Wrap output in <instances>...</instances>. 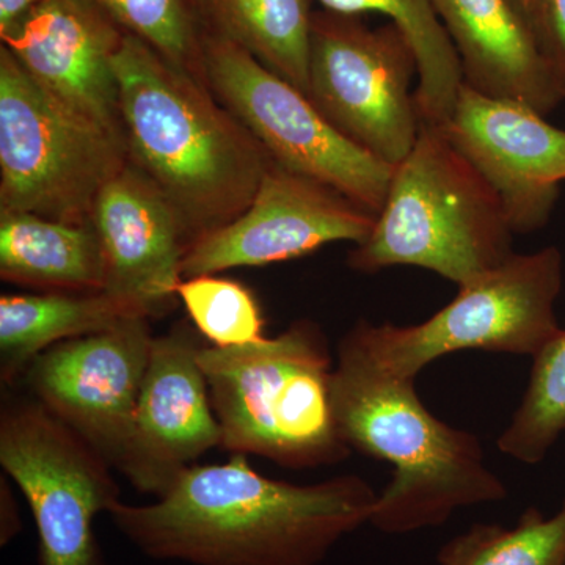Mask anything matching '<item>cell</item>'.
Segmentation results:
<instances>
[{
  "mask_svg": "<svg viewBox=\"0 0 565 565\" xmlns=\"http://www.w3.org/2000/svg\"><path fill=\"white\" fill-rule=\"evenodd\" d=\"M203 52L207 87L275 163L381 212L394 166L349 140L307 95L233 41L204 31Z\"/></svg>",
  "mask_w": 565,
  "mask_h": 565,
  "instance_id": "obj_9",
  "label": "cell"
},
{
  "mask_svg": "<svg viewBox=\"0 0 565 565\" xmlns=\"http://www.w3.org/2000/svg\"><path fill=\"white\" fill-rule=\"evenodd\" d=\"M204 31L250 52L307 95L313 0H195Z\"/></svg>",
  "mask_w": 565,
  "mask_h": 565,
  "instance_id": "obj_20",
  "label": "cell"
},
{
  "mask_svg": "<svg viewBox=\"0 0 565 565\" xmlns=\"http://www.w3.org/2000/svg\"><path fill=\"white\" fill-rule=\"evenodd\" d=\"M441 128L500 193L514 233L546 225L565 181L563 129L523 104L489 98L465 84Z\"/></svg>",
  "mask_w": 565,
  "mask_h": 565,
  "instance_id": "obj_14",
  "label": "cell"
},
{
  "mask_svg": "<svg viewBox=\"0 0 565 565\" xmlns=\"http://www.w3.org/2000/svg\"><path fill=\"white\" fill-rule=\"evenodd\" d=\"M563 253L556 247L519 255L460 286L456 299L416 326L360 321L341 345L379 373L415 381L449 353L487 351L531 355L561 329Z\"/></svg>",
  "mask_w": 565,
  "mask_h": 565,
  "instance_id": "obj_6",
  "label": "cell"
},
{
  "mask_svg": "<svg viewBox=\"0 0 565 565\" xmlns=\"http://www.w3.org/2000/svg\"><path fill=\"white\" fill-rule=\"evenodd\" d=\"M438 565H565V500L555 515L527 508L514 527L473 525L441 546Z\"/></svg>",
  "mask_w": 565,
  "mask_h": 565,
  "instance_id": "obj_22",
  "label": "cell"
},
{
  "mask_svg": "<svg viewBox=\"0 0 565 565\" xmlns=\"http://www.w3.org/2000/svg\"><path fill=\"white\" fill-rule=\"evenodd\" d=\"M565 99V0H509Z\"/></svg>",
  "mask_w": 565,
  "mask_h": 565,
  "instance_id": "obj_26",
  "label": "cell"
},
{
  "mask_svg": "<svg viewBox=\"0 0 565 565\" xmlns=\"http://www.w3.org/2000/svg\"><path fill=\"white\" fill-rule=\"evenodd\" d=\"M222 429L221 448L292 470L348 459L333 405V364L318 323L275 338L196 353Z\"/></svg>",
  "mask_w": 565,
  "mask_h": 565,
  "instance_id": "obj_5",
  "label": "cell"
},
{
  "mask_svg": "<svg viewBox=\"0 0 565 565\" xmlns=\"http://www.w3.org/2000/svg\"><path fill=\"white\" fill-rule=\"evenodd\" d=\"M90 223L103 248L104 291L145 319L173 310L191 244L162 192L128 162L99 193Z\"/></svg>",
  "mask_w": 565,
  "mask_h": 565,
  "instance_id": "obj_16",
  "label": "cell"
},
{
  "mask_svg": "<svg viewBox=\"0 0 565 565\" xmlns=\"http://www.w3.org/2000/svg\"><path fill=\"white\" fill-rule=\"evenodd\" d=\"M0 465L31 508L39 565H107L95 520L121 501V490L95 446L35 397L7 394Z\"/></svg>",
  "mask_w": 565,
  "mask_h": 565,
  "instance_id": "obj_8",
  "label": "cell"
},
{
  "mask_svg": "<svg viewBox=\"0 0 565 565\" xmlns=\"http://www.w3.org/2000/svg\"><path fill=\"white\" fill-rule=\"evenodd\" d=\"M415 52L392 22L315 10L307 96L349 140L390 166L407 158L422 129L412 82Z\"/></svg>",
  "mask_w": 565,
  "mask_h": 565,
  "instance_id": "obj_10",
  "label": "cell"
},
{
  "mask_svg": "<svg viewBox=\"0 0 565 565\" xmlns=\"http://www.w3.org/2000/svg\"><path fill=\"white\" fill-rule=\"evenodd\" d=\"M362 476L289 484L253 470L247 456L191 465L150 504L118 501L109 516L137 550L189 565H321L373 515Z\"/></svg>",
  "mask_w": 565,
  "mask_h": 565,
  "instance_id": "obj_1",
  "label": "cell"
},
{
  "mask_svg": "<svg viewBox=\"0 0 565 565\" xmlns=\"http://www.w3.org/2000/svg\"><path fill=\"white\" fill-rule=\"evenodd\" d=\"M530 384L514 418L498 438L503 455L537 465L565 433V330L533 356Z\"/></svg>",
  "mask_w": 565,
  "mask_h": 565,
  "instance_id": "obj_23",
  "label": "cell"
},
{
  "mask_svg": "<svg viewBox=\"0 0 565 565\" xmlns=\"http://www.w3.org/2000/svg\"><path fill=\"white\" fill-rule=\"evenodd\" d=\"M126 141L44 92L0 46V211L87 225Z\"/></svg>",
  "mask_w": 565,
  "mask_h": 565,
  "instance_id": "obj_7",
  "label": "cell"
},
{
  "mask_svg": "<svg viewBox=\"0 0 565 565\" xmlns=\"http://www.w3.org/2000/svg\"><path fill=\"white\" fill-rule=\"evenodd\" d=\"M148 321L128 318L103 332L52 345L24 374L31 396L121 473L154 341Z\"/></svg>",
  "mask_w": 565,
  "mask_h": 565,
  "instance_id": "obj_11",
  "label": "cell"
},
{
  "mask_svg": "<svg viewBox=\"0 0 565 565\" xmlns=\"http://www.w3.org/2000/svg\"><path fill=\"white\" fill-rule=\"evenodd\" d=\"M43 0H0V33L9 31L29 10Z\"/></svg>",
  "mask_w": 565,
  "mask_h": 565,
  "instance_id": "obj_28",
  "label": "cell"
},
{
  "mask_svg": "<svg viewBox=\"0 0 565 565\" xmlns=\"http://www.w3.org/2000/svg\"><path fill=\"white\" fill-rule=\"evenodd\" d=\"M375 215L329 185L273 161L247 210L189 247L182 280L285 263L333 243L362 244L373 232Z\"/></svg>",
  "mask_w": 565,
  "mask_h": 565,
  "instance_id": "obj_12",
  "label": "cell"
},
{
  "mask_svg": "<svg viewBox=\"0 0 565 565\" xmlns=\"http://www.w3.org/2000/svg\"><path fill=\"white\" fill-rule=\"evenodd\" d=\"M188 327L152 341L122 475L140 493L162 497L185 468L222 446V429Z\"/></svg>",
  "mask_w": 565,
  "mask_h": 565,
  "instance_id": "obj_15",
  "label": "cell"
},
{
  "mask_svg": "<svg viewBox=\"0 0 565 565\" xmlns=\"http://www.w3.org/2000/svg\"><path fill=\"white\" fill-rule=\"evenodd\" d=\"M178 299L202 337L215 348H241L264 338L263 311L255 294L232 278H184Z\"/></svg>",
  "mask_w": 565,
  "mask_h": 565,
  "instance_id": "obj_25",
  "label": "cell"
},
{
  "mask_svg": "<svg viewBox=\"0 0 565 565\" xmlns=\"http://www.w3.org/2000/svg\"><path fill=\"white\" fill-rule=\"evenodd\" d=\"M141 318L109 292L3 294L0 297V381L13 386L33 360L63 341Z\"/></svg>",
  "mask_w": 565,
  "mask_h": 565,
  "instance_id": "obj_19",
  "label": "cell"
},
{
  "mask_svg": "<svg viewBox=\"0 0 565 565\" xmlns=\"http://www.w3.org/2000/svg\"><path fill=\"white\" fill-rule=\"evenodd\" d=\"M333 405L345 445L393 465V479L377 494L370 520L381 533L438 527L459 509L508 497L476 435L430 414L415 381L381 374L341 344Z\"/></svg>",
  "mask_w": 565,
  "mask_h": 565,
  "instance_id": "obj_3",
  "label": "cell"
},
{
  "mask_svg": "<svg viewBox=\"0 0 565 565\" xmlns=\"http://www.w3.org/2000/svg\"><path fill=\"white\" fill-rule=\"evenodd\" d=\"M114 68L129 162L172 204L189 244L243 214L273 163L263 145L210 87L131 33Z\"/></svg>",
  "mask_w": 565,
  "mask_h": 565,
  "instance_id": "obj_2",
  "label": "cell"
},
{
  "mask_svg": "<svg viewBox=\"0 0 565 565\" xmlns=\"http://www.w3.org/2000/svg\"><path fill=\"white\" fill-rule=\"evenodd\" d=\"M0 278L41 292H99L106 266L92 223L0 211Z\"/></svg>",
  "mask_w": 565,
  "mask_h": 565,
  "instance_id": "obj_18",
  "label": "cell"
},
{
  "mask_svg": "<svg viewBox=\"0 0 565 565\" xmlns=\"http://www.w3.org/2000/svg\"><path fill=\"white\" fill-rule=\"evenodd\" d=\"M126 33L206 85L204 25L195 0H93Z\"/></svg>",
  "mask_w": 565,
  "mask_h": 565,
  "instance_id": "obj_24",
  "label": "cell"
},
{
  "mask_svg": "<svg viewBox=\"0 0 565 565\" xmlns=\"http://www.w3.org/2000/svg\"><path fill=\"white\" fill-rule=\"evenodd\" d=\"M323 10L363 17L377 13L403 33L418 63L415 103L426 125L452 117L463 84L462 68L433 0H318Z\"/></svg>",
  "mask_w": 565,
  "mask_h": 565,
  "instance_id": "obj_21",
  "label": "cell"
},
{
  "mask_svg": "<svg viewBox=\"0 0 565 565\" xmlns=\"http://www.w3.org/2000/svg\"><path fill=\"white\" fill-rule=\"evenodd\" d=\"M433 2L471 90L544 117L565 102L509 0Z\"/></svg>",
  "mask_w": 565,
  "mask_h": 565,
  "instance_id": "obj_17",
  "label": "cell"
},
{
  "mask_svg": "<svg viewBox=\"0 0 565 565\" xmlns=\"http://www.w3.org/2000/svg\"><path fill=\"white\" fill-rule=\"evenodd\" d=\"M22 531L20 505L6 476L0 479V545H10Z\"/></svg>",
  "mask_w": 565,
  "mask_h": 565,
  "instance_id": "obj_27",
  "label": "cell"
},
{
  "mask_svg": "<svg viewBox=\"0 0 565 565\" xmlns=\"http://www.w3.org/2000/svg\"><path fill=\"white\" fill-rule=\"evenodd\" d=\"M503 200L441 126L422 122L407 158L394 167L384 207L348 264L375 274L415 266L467 285L514 255Z\"/></svg>",
  "mask_w": 565,
  "mask_h": 565,
  "instance_id": "obj_4",
  "label": "cell"
},
{
  "mask_svg": "<svg viewBox=\"0 0 565 565\" xmlns=\"http://www.w3.org/2000/svg\"><path fill=\"white\" fill-rule=\"evenodd\" d=\"M125 35L93 0H43L0 41L44 92L125 140L114 68Z\"/></svg>",
  "mask_w": 565,
  "mask_h": 565,
  "instance_id": "obj_13",
  "label": "cell"
}]
</instances>
